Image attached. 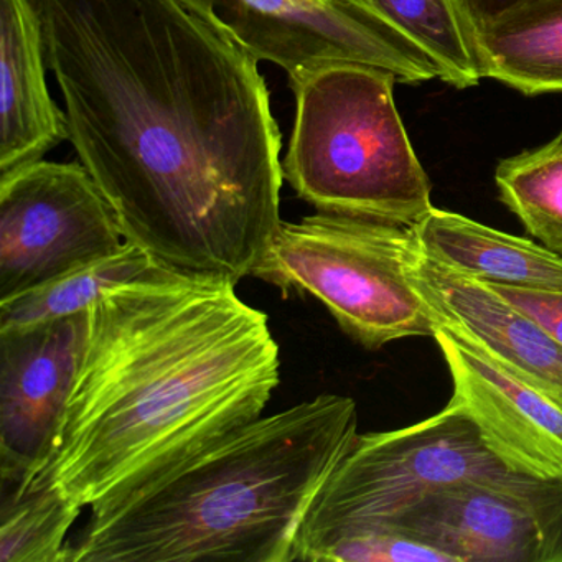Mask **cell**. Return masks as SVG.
I'll use <instances>...</instances> for the list:
<instances>
[{"instance_id": "1", "label": "cell", "mask_w": 562, "mask_h": 562, "mask_svg": "<svg viewBox=\"0 0 562 562\" xmlns=\"http://www.w3.org/2000/svg\"><path fill=\"white\" fill-rule=\"evenodd\" d=\"M70 143L157 266L238 282L281 226L258 60L183 0H35Z\"/></svg>"}, {"instance_id": "2", "label": "cell", "mask_w": 562, "mask_h": 562, "mask_svg": "<svg viewBox=\"0 0 562 562\" xmlns=\"http://www.w3.org/2000/svg\"><path fill=\"white\" fill-rule=\"evenodd\" d=\"M279 381L268 315L236 282L154 265L88 308L50 456L27 486L91 508L262 416Z\"/></svg>"}, {"instance_id": "3", "label": "cell", "mask_w": 562, "mask_h": 562, "mask_svg": "<svg viewBox=\"0 0 562 562\" xmlns=\"http://www.w3.org/2000/svg\"><path fill=\"white\" fill-rule=\"evenodd\" d=\"M357 434L341 394L256 417L91 506L68 562L299 561L308 512Z\"/></svg>"}, {"instance_id": "4", "label": "cell", "mask_w": 562, "mask_h": 562, "mask_svg": "<svg viewBox=\"0 0 562 562\" xmlns=\"http://www.w3.org/2000/svg\"><path fill=\"white\" fill-rule=\"evenodd\" d=\"M396 75L328 61L291 78L295 124L282 177L317 212L416 226L432 186L394 103Z\"/></svg>"}, {"instance_id": "5", "label": "cell", "mask_w": 562, "mask_h": 562, "mask_svg": "<svg viewBox=\"0 0 562 562\" xmlns=\"http://www.w3.org/2000/svg\"><path fill=\"white\" fill-rule=\"evenodd\" d=\"M416 241L409 226L318 212L282 222L251 278L317 297L361 347L381 350L411 337L434 338L432 312L407 276Z\"/></svg>"}, {"instance_id": "6", "label": "cell", "mask_w": 562, "mask_h": 562, "mask_svg": "<svg viewBox=\"0 0 562 562\" xmlns=\"http://www.w3.org/2000/svg\"><path fill=\"white\" fill-rule=\"evenodd\" d=\"M506 470L452 401L413 426L358 432L308 512L299 561L305 546L334 529L391 521L440 486Z\"/></svg>"}, {"instance_id": "7", "label": "cell", "mask_w": 562, "mask_h": 562, "mask_svg": "<svg viewBox=\"0 0 562 562\" xmlns=\"http://www.w3.org/2000/svg\"><path fill=\"white\" fill-rule=\"evenodd\" d=\"M126 243L83 164L38 160L0 176V302L116 255Z\"/></svg>"}, {"instance_id": "8", "label": "cell", "mask_w": 562, "mask_h": 562, "mask_svg": "<svg viewBox=\"0 0 562 562\" xmlns=\"http://www.w3.org/2000/svg\"><path fill=\"white\" fill-rule=\"evenodd\" d=\"M255 60L291 78L328 61H358L403 83L436 80L432 65L409 42L360 9L337 0H183Z\"/></svg>"}, {"instance_id": "9", "label": "cell", "mask_w": 562, "mask_h": 562, "mask_svg": "<svg viewBox=\"0 0 562 562\" xmlns=\"http://www.w3.org/2000/svg\"><path fill=\"white\" fill-rule=\"evenodd\" d=\"M384 522L456 562H562V480L512 470L463 480Z\"/></svg>"}, {"instance_id": "10", "label": "cell", "mask_w": 562, "mask_h": 562, "mask_svg": "<svg viewBox=\"0 0 562 562\" xmlns=\"http://www.w3.org/2000/svg\"><path fill=\"white\" fill-rule=\"evenodd\" d=\"M88 312L0 331V482L22 490L50 456L87 337Z\"/></svg>"}, {"instance_id": "11", "label": "cell", "mask_w": 562, "mask_h": 562, "mask_svg": "<svg viewBox=\"0 0 562 562\" xmlns=\"http://www.w3.org/2000/svg\"><path fill=\"white\" fill-rule=\"evenodd\" d=\"M407 276L436 325L562 406V345L488 282L453 271L414 241Z\"/></svg>"}, {"instance_id": "12", "label": "cell", "mask_w": 562, "mask_h": 562, "mask_svg": "<svg viewBox=\"0 0 562 562\" xmlns=\"http://www.w3.org/2000/svg\"><path fill=\"white\" fill-rule=\"evenodd\" d=\"M434 340L452 380V401L506 469L562 480V406L492 358L436 325Z\"/></svg>"}, {"instance_id": "13", "label": "cell", "mask_w": 562, "mask_h": 562, "mask_svg": "<svg viewBox=\"0 0 562 562\" xmlns=\"http://www.w3.org/2000/svg\"><path fill=\"white\" fill-rule=\"evenodd\" d=\"M0 176L44 160L70 140L67 113L52 100L35 0H0Z\"/></svg>"}, {"instance_id": "14", "label": "cell", "mask_w": 562, "mask_h": 562, "mask_svg": "<svg viewBox=\"0 0 562 562\" xmlns=\"http://www.w3.org/2000/svg\"><path fill=\"white\" fill-rule=\"evenodd\" d=\"M413 229L420 249L453 271L496 284L562 291V256L546 246L436 206Z\"/></svg>"}, {"instance_id": "15", "label": "cell", "mask_w": 562, "mask_h": 562, "mask_svg": "<svg viewBox=\"0 0 562 562\" xmlns=\"http://www.w3.org/2000/svg\"><path fill=\"white\" fill-rule=\"evenodd\" d=\"M482 78L528 97L562 93V0H536L473 29Z\"/></svg>"}, {"instance_id": "16", "label": "cell", "mask_w": 562, "mask_h": 562, "mask_svg": "<svg viewBox=\"0 0 562 562\" xmlns=\"http://www.w3.org/2000/svg\"><path fill=\"white\" fill-rule=\"evenodd\" d=\"M360 9L409 42L432 65L437 80L457 88L483 80L475 35L459 0H337Z\"/></svg>"}, {"instance_id": "17", "label": "cell", "mask_w": 562, "mask_h": 562, "mask_svg": "<svg viewBox=\"0 0 562 562\" xmlns=\"http://www.w3.org/2000/svg\"><path fill=\"white\" fill-rule=\"evenodd\" d=\"M156 262L139 246L126 243L116 255L81 266L41 288L0 302V331L25 330L85 314L101 292L143 274Z\"/></svg>"}, {"instance_id": "18", "label": "cell", "mask_w": 562, "mask_h": 562, "mask_svg": "<svg viewBox=\"0 0 562 562\" xmlns=\"http://www.w3.org/2000/svg\"><path fill=\"white\" fill-rule=\"evenodd\" d=\"M499 202L542 246L562 256V134L495 169Z\"/></svg>"}, {"instance_id": "19", "label": "cell", "mask_w": 562, "mask_h": 562, "mask_svg": "<svg viewBox=\"0 0 562 562\" xmlns=\"http://www.w3.org/2000/svg\"><path fill=\"white\" fill-rule=\"evenodd\" d=\"M81 512L48 486L2 493L0 561L68 562V532Z\"/></svg>"}, {"instance_id": "20", "label": "cell", "mask_w": 562, "mask_h": 562, "mask_svg": "<svg viewBox=\"0 0 562 562\" xmlns=\"http://www.w3.org/2000/svg\"><path fill=\"white\" fill-rule=\"evenodd\" d=\"M301 561L312 562H456L390 522L344 526L302 549Z\"/></svg>"}, {"instance_id": "21", "label": "cell", "mask_w": 562, "mask_h": 562, "mask_svg": "<svg viewBox=\"0 0 562 562\" xmlns=\"http://www.w3.org/2000/svg\"><path fill=\"white\" fill-rule=\"evenodd\" d=\"M488 285L519 311L535 318L562 345V291L516 288L496 282H488Z\"/></svg>"}, {"instance_id": "22", "label": "cell", "mask_w": 562, "mask_h": 562, "mask_svg": "<svg viewBox=\"0 0 562 562\" xmlns=\"http://www.w3.org/2000/svg\"><path fill=\"white\" fill-rule=\"evenodd\" d=\"M531 2L536 0H459L460 8L465 12L473 29L482 27L498 19L499 15Z\"/></svg>"}]
</instances>
